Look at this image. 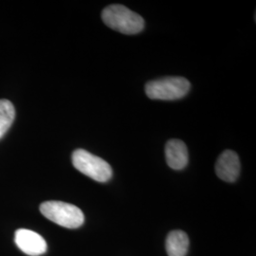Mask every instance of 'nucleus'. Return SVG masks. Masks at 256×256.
Returning <instances> with one entry per match:
<instances>
[{
	"mask_svg": "<svg viewBox=\"0 0 256 256\" xmlns=\"http://www.w3.org/2000/svg\"><path fill=\"white\" fill-rule=\"evenodd\" d=\"M72 164L79 172L99 182H106L112 176V169L106 160L84 149L74 151Z\"/></svg>",
	"mask_w": 256,
	"mask_h": 256,
	"instance_id": "obj_4",
	"label": "nucleus"
},
{
	"mask_svg": "<svg viewBox=\"0 0 256 256\" xmlns=\"http://www.w3.org/2000/svg\"><path fill=\"white\" fill-rule=\"evenodd\" d=\"M191 84L183 77H165L147 82L146 93L150 99L171 101L184 97Z\"/></svg>",
	"mask_w": 256,
	"mask_h": 256,
	"instance_id": "obj_3",
	"label": "nucleus"
},
{
	"mask_svg": "<svg viewBox=\"0 0 256 256\" xmlns=\"http://www.w3.org/2000/svg\"><path fill=\"white\" fill-rule=\"evenodd\" d=\"M165 158L169 167L174 170H182L188 164V150L180 140H170L165 146Z\"/></svg>",
	"mask_w": 256,
	"mask_h": 256,
	"instance_id": "obj_7",
	"label": "nucleus"
},
{
	"mask_svg": "<svg viewBox=\"0 0 256 256\" xmlns=\"http://www.w3.org/2000/svg\"><path fill=\"white\" fill-rule=\"evenodd\" d=\"M102 18L108 27L124 34H137L144 28V20L140 14L120 4L106 7Z\"/></svg>",
	"mask_w": 256,
	"mask_h": 256,
	"instance_id": "obj_1",
	"label": "nucleus"
},
{
	"mask_svg": "<svg viewBox=\"0 0 256 256\" xmlns=\"http://www.w3.org/2000/svg\"><path fill=\"white\" fill-rule=\"evenodd\" d=\"M189 245V238L182 230H172L166 238V252L169 256H186Z\"/></svg>",
	"mask_w": 256,
	"mask_h": 256,
	"instance_id": "obj_8",
	"label": "nucleus"
},
{
	"mask_svg": "<svg viewBox=\"0 0 256 256\" xmlns=\"http://www.w3.org/2000/svg\"><path fill=\"white\" fill-rule=\"evenodd\" d=\"M16 118L14 104L8 100H0V138L9 130Z\"/></svg>",
	"mask_w": 256,
	"mask_h": 256,
	"instance_id": "obj_9",
	"label": "nucleus"
},
{
	"mask_svg": "<svg viewBox=\"0 0 256 256\" xmlns=\"http://www.w3.org/2000/svg\"><path fill=\"white\" fill-rule=\"evenodd\" d=\"M16 244L28 256H39L46 252V240L39 234L27 229H19L14 236Z\"/></svg>",
	"mask_w": 256,
	"mask_h": 256,
	"instance_id": "obj_5",
	"label": "nucleus"
},
{
	"mask_svg": "<svg viewBox=\"0 0 256 256\" xmlns=\"http://www.w3.org/2000/svg\"><path fill=\"white\" fill-rule=\"evenodd\" d=\"M41 214L55 224L68 229L81 227L84 222L82 210L75 205L63 202H43L40 205Z\"/></svg>",
	"mask_w": 256,
	"mask_h": 256,
	"instance_id": "obj_2",
	"label": "nucleus"
},
{
	"mask_svg": "<svg viewBox=\"0 0 256 256\" xmlns=\"http://www.w3.org/2000/svg\"><path fill=\"white\" fill-rule=\"evenodd\" d=\"M216 173L220 180L226 182H234L240 173V162L238 154L232 150L224 151L216 162Z\"/></svg>",
	"mask_w": 256,
	"mask_h": 256,
	"instance_id": "obj_6",
	"label": "nucleus"
}]
</instances>
